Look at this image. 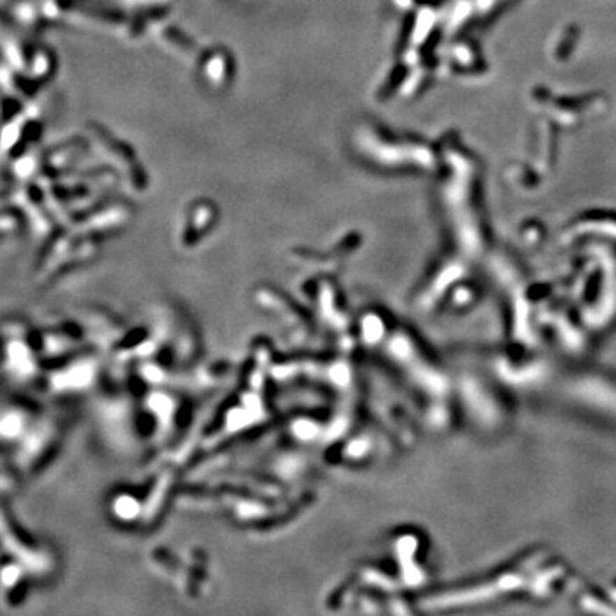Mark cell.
Segmentation results:
<instances>
[{
  "label": "cell",
  "instance_id": "6da1fadb",
  "mask_svg": "<svg viewBox=\"0 0 616 616\" xmlns=\"http://www.w3.org/2000/svg\"><path fill=\"white\" fill-rule=\"evenodd\" d=\"M565 392L573 403L599 415L616 418V382L603 375H573L565 384Z\"/></svg>",
  "mask_w": 616,
  "mask_h": 616
}]
</instances>
